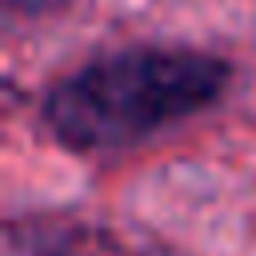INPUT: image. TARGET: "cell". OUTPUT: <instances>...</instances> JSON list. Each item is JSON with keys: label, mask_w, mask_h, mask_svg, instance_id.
I'll return each instance as SVG.
<instances>
[{"label": "cell", "mask_w": 256, "mask_h": 256, "mask_svg": "<svg viewBox=\"0 0 256 256\" xmlns=\"http://www.w3.org/2000/svg\"><path fill=\"white\" fill-rule=\"evenodd\" d=\"M232 76L228 56L196 44H124L60 76L40 100V124L64 152L112 156L208 112Z\"/></svg>", "instance_id": "cell-1"}, {"label": "cell", "mask_w": 256, "mask_h": 256, "mask_svg": "<svg viewBox=\"0 0 256 256\" xmlns=\"http://www.w3.org/2000/svg\"><path fill=\"white\" fill-rule=\"evenodd\" d=\"M8 256H184V252L96 220L28 216L8 224Z\"/></svg>", "instance_id": "cell-2"}]
</instances>
